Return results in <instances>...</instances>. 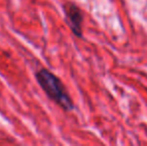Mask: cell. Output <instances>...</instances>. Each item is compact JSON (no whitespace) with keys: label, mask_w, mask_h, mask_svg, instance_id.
Listing matches in <instances>:
<instances>
[{"label":"cell","mask_w":147,"mask_h":146,"mask_svg":"<svg viewBox=\"0 0 147 146\" xmlns=\"http://www.w3.org/2000/svg\"><path fill=\"white\" fill-rule=\"evenodd\" d=\"M36 79L51 100L66 111L73 109V102L66 91L63 83L56 75L47 69H40L36 73Z\"/></svg>","instance_id":"1"},{"label":"cell","mask_w":147,"mask_h":146,"mask_svg":"<svg viewBox=\"0 0 147 146\" xmlns=\"http://www.w3.org/2000/svg\"><path fill=\"white\" fill-rule=\"evenodd\" d=\"M64 12L66 16V22L69 25L70 29L78 37L82 36V22H83V14L78 6L74 3H66L64 5Z\"/></svg>","instance_id":"2"}]
</instances>
